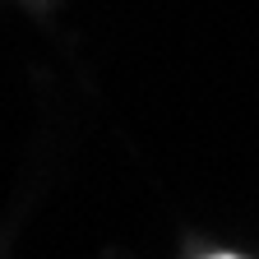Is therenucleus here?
Instances as JSON below:
<instances>
[{
  "label": "nucleus",
  "instance_id": "nucleus-1",
  "mask_svg": "<svg viewBox=\"0 0 259 259\" xmlns=\"http://www.w3.org/2000/svg\"><path fill=\"white\" fill-rule=\"evenodd\" d=\"M32 5H42V0H32Z\"/></svg>",
  "mask_w": 259,
  "mask_h": 259
}]
</instances>
